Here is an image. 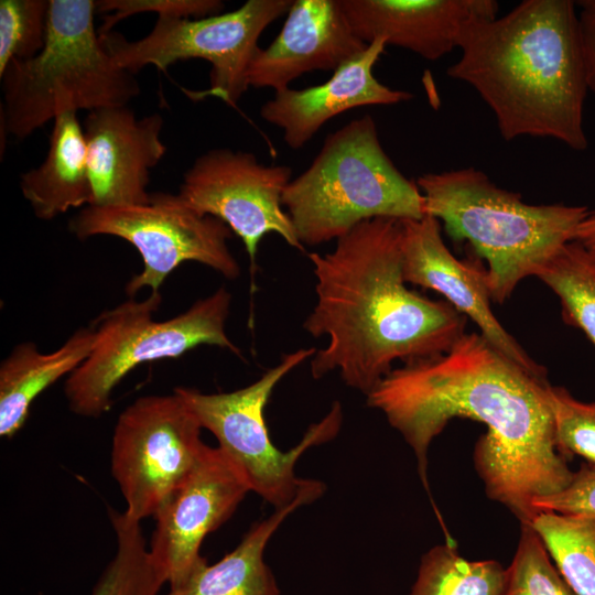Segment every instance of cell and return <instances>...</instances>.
Returning a JSON list of instances; mask_svg holds the SVG:
<instances>
[{"mask_svg":"<svg viewBox=\"0 0 595 595\" xmlns=\"http://www.w3.org/2000/svg\"><path fill=\"white\" fill-rule=\"evenodd\" d=\"M376 39L365 51L339 66L324 83L303 88H286L260 108L264 121L280 128L293 150L304 147L334 117L363 106H388L409 101L413 95L380 83L372 69L386 51Z\"/></svg>","mask_w":595,"mask_h":595,"instance_id":"18","label":"cell"},{"mask_svg":"<svg viewBox=\"0 0 595 595\" xmlns=\"http://www.w3.org/2000/svg\"><path fill=\"white\" fill-rule=\"evenodd\" d=\"M95 14L93 0H50L42 51L0 74L7 134L21 141L64 112L126 106L140 94L136 75L104 46Z\"/></svg>","mask_w":595,"mask_h":595,"instance_id":"5","label":"cell"},{"mask_svg":"<svg viewBox=\"0 0 595 595\" xmlns=\"http://www.w3.org/2000/svg\"><path fill=\"white\" fill-rule=\"evenodd\" d=\"M402 220L358 224L324 255L309 253L316 303L303 323L327 345L310 360L318 379L338 371L367 396L393 368L444 354L466 333L467 317L445 300L407 286L402 273Z\"/></svg>","mask_w":595,"mask_h":595,"instance_id":"2","label":"cell"},{"mask_svg":"<svg viewBox=\"0 0 595 595\" xmlns=\"http://www.w3.org/2000/svg\"><path fill=\"white\" fill-rule=\"evenodd\" d=\"M531 526L576 595H595V516L538 512Z\"/></svg>","mask_w":595,"mask_h":595,"instance_id":"23","label":"cell"},{"mask_svg":"<svg viewBox=\"0 0 595 595\" xmlns=\"http://www.w3.org/2000/svg\"><path fill=\"white\" fill-rule=\"evenodd\" d=\"M160 113L138 118L126 106L89 111L82 123L94 206L147 204L151 170L166 147Z\"/></svg>","mask_w":595,"mask_h":595,"instance_id":"15","label":"cell"},{"mask_svg":"<svg viewBox=\"0 0 595 595\" xmlns=\"http://www.w3.org/2000/svg\"><path fill=\"white\" fill-rule=\"evenodd\" d=\"M69 229L80 240L99 235L119 237L139 251L143 268L126 284L129 298L143 288L159 292L184 262L202 263L228 280L240 274L228 247L234 234L230 228L187 206L177 194H151L150 202L141 205H88L71 219Z\"/></svg>","mask_w":595,"mask_h":595,"instance_id":"10","label":"cell"},{"mask_svg":"<svg viewBox=\"0 0 595 595\" xmlns=\"http://www.w3.org/2000/svg\"><path fill=\"white\" fill-rule=\"evenodd\" d=\"M224 8V2L219 0H100L96 1V13H104L105 17L98 34L111 32L118 22L139 13L201 19L221 13Z\"/></svg>","mask_w":595,"mask_h":595,"instance_id":"29","label":"cell"},{"mask_svg":"<svg viewBox=\"0 0 595 595\" xmlns=\"http://www.w3.org/2000/svg\"><path fill=\"white\" fill-rule=\"evenodd\" d=\"M459 50L446 73L478 93L505 140L529 136L587 148L588 86L575 2L524 0L469 26Z\"/></svg>","mask_w":595,"mask_h":595,"instance_id":"3","label":"cell"},{"mask_svg":"<svg viewBox=\"0 0 595 595\" xmlns=\"http://www.w3.org/2000/svg\"><path fill=\"white\" fill-rule=\"evenodd\" d=\"M537 512L595 516V465L582 463L561 491L533 501Z\"/></svg>","mask_w":595,"mask_h":595,"instance_id":"30","label":"cell"},{"mask_svg":"<svg viewBox=\"0 0 595 595\" xmlns=\"http://www.w3.org/2000/svg\"><path fill=\"white\" fill-rule=\"evenodd\" d=\"M316 350L310 347L286 354L257 381L231 392L204 393L187 387L173 390L201 426L214 434L217 447L240 473L250 491L274 509L299 499L314 502L325 491L324 483L298 477L295 465L307 448L338 434L343 421L340 404L335 402L331 411L313 423L299 444L288 452L272 443L264 420V408L274 387L291 370L311 359Z\"/></svg>","mask_w":595,"mask_h":595,"instance_id":"8","label":"cell"},{"mask_svg":"<svg viewBox=\"0 0 595 595\" xmlns=\"http://www.w3.org/2000/svg\"><path fill=\"white\" fill-rule=\"evenodd\" d=\"M95 332L75 331L57 349L42 353L31 342L15 345L0 364V435L12 437L25 423L33 401L89 356Z\"/></svg>","mask_w":595,"mask_h":595,"instance_id":"20","label":"cell"},{"mask_svg":"<svg viewBox=\"0 0 595 595\" xmlns=\"http://www.w3.org/2000/svg\"><path fill=\"white\" fill-rule=\"evenodd\" d=\"M161 303L160 291L142 301L129 298L90 324L93 349L64 386L73 413L85 418L106 413L113 389L144 363L177 358L201 345L217 346L242 358L226 333L231 294L224 286L165 321L153 317Z\"/></svg>","mask_w":595,"mask_h":595,"instance_id":"7","label":"cell"},{"mask_svg":"<svg viewBox=\"0 0 595 595\" xmlns=\"http://www.w3.org/2000/svg\"><path fill=\"white\" fill-rule=\"evenodd\" d=\"M311 502L299 499L274 509L249 529L236 549L212 565L206 562L197 567L182 585L170 588L166 595H280L263 553L285 518Z\"/></svg>","mask_w":595,"mask_h":595,"instance_id":"21","label":"cell"},{"mask_svg":"<svg viewBox=\"0 0 595 595\" xmlns=\"http://www.w3.org/2000/svg\"><path fill=\"white\" fill-rule=\"evenodd\" d=\"M292 1L248 0L237 10L201 19L159 17L151 32L137 41L113 31L99 36L116 63L134 75L148 65L165 71L182 60L209 62L210 85L197 98L214 96L235 107L249 87L260 35Z\"/></svg>","mask_w":595,"mask_h":595,"instance_id":"9","label":"cell"},{"mask_svg":"<svg viewBox=\"0 0 595 595\" xmlns=\"http://www.w3.org/2000/svg\"><path fill=\"white\" fill-rule=\"evenodd\" d=\"M550 387L475 332L444 354L393 368L366 402L412 448L426 489L432 441L454 418L484 423L474 465L485 493L531 524L533 501L564 489L574 473L556 445Z\"/></svg>","mask_w":595,"mask_h":595,"instance_id":"1","label":"cell"},{"mask_svg":"<svg viewBox=\"0 0 595 595\" xmlns=\"http://www.w3.org/2000/svg\"><path fill=\"white\" fill-rule=\"evenodd\" d=\"M282 205L303 247L337 240L374 218L426 215L416 182L385 152L370 115L325 138L312 163L285 187Z\"/></svg>","mask_w":595,"mask_h":595,"instance_id":"6","label":"cell"},{"mask_svg":"<svg viewBox=\"0 0 595 595\" xmlns=\"http://www.w3.org/2000/svg\"><path fill=\"white\" fill-rule=\"evenodd\" d=\"M507 582L508 570L499 562L464 559L445 543L423 554L409 595H504Z\"/></svg>","mask_w":595,"mask_h":595,"instance_id":"22","label":"cell"},{"mask_svg":"<svg viewBox=\"0 0 595 595\" xmlns=\"http://www.w3.org/2000/svg\"><path fill=\"white\" fill-rule=\"evenodd\" d=\"M249 491L224 453L207 445L153 516L149 551L170 588L182 585L207 562L199 552L204 538L232 516Z\"/></svg>","mask_w":595,"mask_h":595,"instance_id":"13","label":"cell"},{"mask_svg":"<svg viewBox=\"0 0 595 595\" xmlns=\"http://www.w3.org/2000/svg\"><path fill=\"white\" fill-rule=\"evenodd\" d=\"M586 79L588 90L595 93V0L577 2Z\"/></svg>","mask_w":595,"mask_h":595,"instance_id":"31","label":"cell"},{"mask_svg":"<svg viewBox=\"0 0 595 595\" xmlns=\"http://www.w3.org/2000/svg\"><path fill=\"white\" fill-rule=\"evenodd\" d=\"M286 14L278 36L252 60L249 87L284 90L303 74L335 72L368 46L351 30L338 0H293Z\"/></svg>","mask_w":595,"mask_h":595,"instance_id":"17","label":"cell"},{"mask_svg":"<svg viewBox=\"0 0 595 595\" xmlns=\"http://www.w3.org/2000/svg\"><path fill=\"white\" fill-rule=\"evenodd\" d=\"M550 402L560 453L567 461L580 456L595 465V402L580 401L565 388L552 385Z\"/></svg>","mask_w":595,"mask_h":595,"instance_id":"28","label":"cell"},{"mask_svg":"<svg viewBox=\"0 0 595 595\" xmlns=\"http://www.w3.org/2000/svg\"><path fill=\"white\" fill-rule=\"evenodd\" d=\"M50 0L0 1V74L13 61L35 57L44 47Z\"/></svg>","mask_w":595,"mask_h":595,"instance_id":"27","label":"cell"},{"mask_svg":"<svg viewBox=\"0 0 595 595\" xmlns=\"http://www.w3.org/2000/svg\"><path fill=\"white\" fill-rule=\"evenodd\" d=\"M504 595H576L554 565L531 524H520Z\"/></svg>","mask_w":595,"mask_h":595,"instance_id":"26","label":"cell"},{"mask_svg":"<svg viewBox=\"0 0 595 595\" xmlns=\"http://www.w3.org/2000/svg\"><path fill=\"white\" fill-rule=\"evenodd\" d=\"M537 277L559 298L563 321L595 346V256L572 240L560 247Z\"/></svg>","mask_w":595,"mask_h":595,"instance_id":"25","label":"cell"},{"mask_svg":"<svg viewBox=\"0 0 595 595\" xmlns=\"http://www.w3.org/2000/svg\"><path fill=\"white\" fill-rule=\"evenodd\" d=\"M291 177L288 165H266L251 152L218 148L196 158L177 196L196 212L220 219L242 240L253 278L258 245L266 235L274 232L304 250L282 205Z\"/></svg>","mask_w":595,"mask_h":595,"instance_id":"12","label":"cell"},{"mask_svg":"<svg viewBox=\"0 0 595 595\" xmlns=\"http://www.w3.org/2000/svg\"><path fill=\"white\" fill-rule=\"evenodd\" d=\"M573 240L581 244L595 256V212H589V214L580 223Z\"/></svg>","mask_w":595,"mask_h":595,"instance_id":"32","label":"cell"},{"mask_svg":"<svg viewBox=\"0 0 595 595\" xmlns=\"http://www.w3.org/2000/svg\"><path fill=\"white\" fill-rule=\"evenodd\" d=\"M354 33L436 61L461 47L469 26L497 18L495 0H338Z\"/></svg>","mask_w":595,"mask_h":595,"instance_id":"16","label":"cell"},{"mask_svg":"<svg viewBox=\"0 0 595 595\" xmlns=\"http://www.w3.org/2000/svg\"><path fill=\"white\" fill-rule=\"evenodd\" d=\"M402 228L404 281L440 293L472 320L500 354L532 374L547 376V369L527 354L494 315L485 269L454 257L442 238L440 221L425 215L402 220Z\"/></svg>","mask_w":595,"mask_h":595,"instance_id":"14","label":"cell"},{"mask_svg":"<svg viewBox=\"0 0 595 595\" xmlns=\"http://www.w3.org/2000/svg\"><path fill=\"white\" fill-rule=\"evenodd\" d=\"M202 429L174 391L140 397L119 414L110 467L127 516L141 522L155 515L207 446L201 439Z\"/></svg>","mask_w":595,"mask_h":595,"instance_id":"11","label":"cell"},{"mask_svg":"<svg viewBox=\"0 0 595 595\" xmlns=\"http://www.w3.org/2000/svg\"><path fill=\"white\" fill-rule=\"evenodd\" d=\"M53 121L45 160L20 175L24 198L43 220L93 203L86 142L77 112H64Z\"/></svg>","mask_w":595,"mask_h":595,"instance_id":"19","label":"cell"},{"mask_svg":"<svg viewBox=\"0 0 595 595\" xmlns=\"http://www.w3.org/2000/svg\"><path fill=\"white\" fill-rule=\"evenodd\" d=\"M116 534V553L90 595H158L165 578L153 562L140 521L109 509Z\"/></svg>","mask_w":595,"mask_h":595,"instance_id":"24","label":"cell"},{"mask_svg":"<svg viewBox=\"0 0 595 595\" xmlns=\"http://www.w3.org/2000/svg\"><path fill=\"white\" fill-rule=\"evenodd\" d=\"M425 213L456 242L466 241L487 262L491 300L501 304L524 278L572 241L585 206L532 205L474 167L429 172L415 181Z\"/></svg>","mask_w":595,"mask_h":595,"instance_id":"4","label":"cell"}]
</instances>
